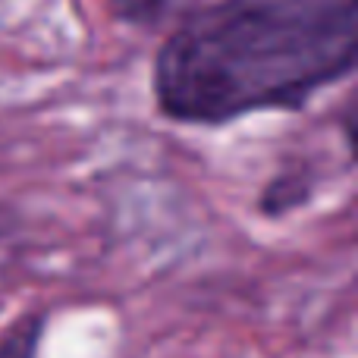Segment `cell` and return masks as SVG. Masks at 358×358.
<instances>
[{
  "mask_svg": "<svg viewBox=\"0 0 358 358\" xmlns=\"http://www.w3.org/2000/svg\"><path fill=\"white\" fill-rule=\"evenodd\" d=\"M355 0H223L179 25L155 60L164 117L217 126L296 110L355 66Z\"/></svg>",
  "mask_w": 358,
  "mask_h": 358,
  "instance_id": "1",
  "label": "cell"
},
{
  "mask_svg": "<svg viewBox=\"0 0 358 358\" xmlns=\"http://www.w3.org/2000/svg\"><path fill=\"white\" fill-rule=\"evenodd\" d=\"M41 330H44V317H25L3 340L0 358H35L38 343H41Z\"/></svg>",
  "mask_w": 358,
  "mask_h": 358,
  "instance_id": "2",
  "label": "cell"
}]
</instances>
